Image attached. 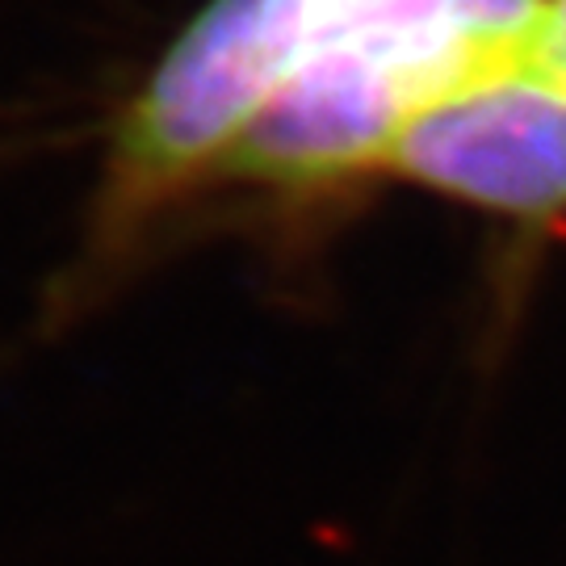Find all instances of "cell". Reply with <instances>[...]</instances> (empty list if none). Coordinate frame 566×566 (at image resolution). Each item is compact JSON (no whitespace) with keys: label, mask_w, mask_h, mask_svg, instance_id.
Segmentation results:
<instances>
[{"label":"cell","mask_w":566,"mask_h":566,"mask_svg":"<svg viewBox=\"0 0 566 566\" xmlns=\"http://www.w3.org/2000/svg\"><path fill=\"white\" fill-rule=\"evenodd\" d=\"M453 4L458 0H206L139 97L122 109L97 202L102 235L118 243L168 206L210 189L231 143L324 42L378 21L446 13Z\"/></svg>","instance_id":"obj_1"},{"label":"cell","mask_w":566,"mask_h":566,"mask_svg":"<svg viewBox=\"0 0 566 566\" xmlns=\"http://www.w3.org/2000/svg\"><path fill=\"white\" fill-rule=\"evenodd\" d=\"M382 177L512 223L566 214V84L500 63L403 126Z\"/></svg>","instance_id":"obj_2"},{"label":"cell","mask_w":566,"mask_h":566,"mask_svg":"<svg viewBox=\"0 0 566 566\" xmlns=\"http://www.w3.org/2000/svg\"><path fill=\"white\" fill-rule=\"evenodd\" d=\"M516 63L537 76L566 84V0H537Z\"/></svg>","instance_id":"obj_3"}]
</instances>
